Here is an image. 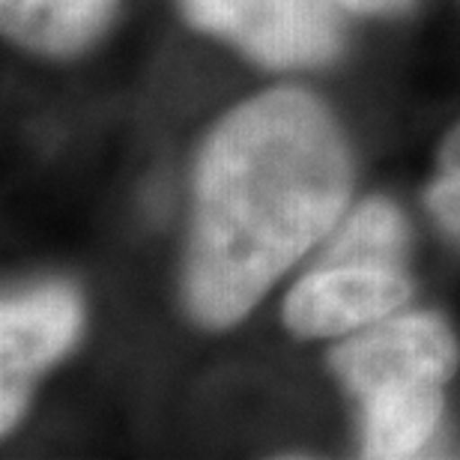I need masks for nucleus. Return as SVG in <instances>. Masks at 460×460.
Returning a JSON list of instances; mask_svg holds the SVG:
<instances>
[{
  "mask_svg": "<svg viewBox=\"0 0 460 460\" xmlns=\"http://www.w3.org/2000/svg\"><path fill=\"white\" fill-rule=\"evenodd\" d=\"M114 0H0L4 31L40 54H75L102 33Z\"/></svg>",
  "mask_w": 460,
  "mask_h": 460,
  "instance_id": "obj_6",
  "label": "nucleus"
},
{
  "mask_svg": "<svg viewBox=\"0 0 460 460\" xmlns=\"http://www.w3.org/2000/svg\"><path fill=\"white\" fill-rule=\"evenodd\" d=\"M428 213L448 239L460 245V123L446 135L437 159V177L425 191Z\"/></svg>",
  "mask_w": 460,
  "mask_h": 460,
  "instance_id": "obj_8",
  "label": "nucleus"
},
{
  "mask_svg": "<svg viewBox=\"0 0 460 460\" xmlns=\"http://www.w3.org/2000/svg\"><path fill=\"white\" fill-rule=\"evenodd\" d=\"M189 22L270 69L317 66L341 51L338 0H182Z\"/></svg>",
  "mask_w": 460,
  "mask_h": 460,
  "instance_id": "obj_3",
  "label": "nucleus"
},
{
  "mask_svg": "<svg viewBox=\"0 0 460 460\" xmlns=\"http://www.w3.org/2000/svg\"><path fill=\"white\" fill-rule=\"evenodd\" d=\"M353 162L317 96L279 87L234 108L198 159L182 296L200 326L239 323L341 222Z\"/></svg>",
  "mask_w": 460,
  "mask_h": 460,
  "instance_id": "obj_1",
  "label": "nucleus"
},
{
  "mask_svg": "<svg viewBox=\"0 0 460 460\" xmlns=\"http://www.w3.org/2000/svg\"><path fill=\"white\" fill-rule=\"evenodd\" d=\"M457 338L430 311L392 314L349 332L329 367L362 410L365 457H416L434 439L446 383L457 367Z\"/></svg>",
  "mask_w": 460,
  "mask_h": 460,
  "instance_id": "obj_2",
  "label": "nucleus"
},
{
  "mask_svg": "<svg viewBox=\"0 0 460 460\" xmlns=\"http://www.w3.org/2000/svg\"><path fill=\"white\" fill-rule=\"evenodd\" d=\"M344 9L353 13H398V9L410 6L412 0H338Z\"/></svg>",
  "mask_w": 460,
  "mask_h": 460,
  "instance_id": "obj_9",
  "label": "nucleus"
},
{
  "mask_svg": "<svg viewBox=\"0 0 460 460\" xmlns=\"http://www.w3.org/2000/svg\"><path fill=\"white\" fill-rule=\"evenodd\" d=\"M412 281L401 263H323L293 284L284 323L296 338L349 335L401 311Z\"/></svg>",
  "mask_w": 460,
  "mask_h": 460,
  "instance_id": "obj_4",
  "label": "nucleus"
},
{
  "mask_svg": "<svg viewBox=\"0 0 460 460\" xmlns=\"http://www.w3.org/2000/svg\"><path fill=\"white\" fill-rule=\"evenodd\" d=\"M81 332V299L69 284L18 290L0 305V425L15 428L31 380L54 365Z\"/></svg>",
  "mask_w": 460,
  "mask_h": 460,
  "instance_id": "obj_5",
  "label": "nucleus"
},
{
  "mask_svg": "<svg viewBox=\"0 0 460 460\" xmlns=\"http://www.w3.org/2000/svg\"><path fill=\"white\" fill-rule=\"evenodd\" d=\"M332 243L323 248V263H401L407 266L410 230L401 209L383 198L358 204L332 230Z\"/></svg>",
  "mask_w": 460,
  "mask_h": 460,
  "instance_id": "obj_7",
  "label": "nucleus"
}]
</instances>
